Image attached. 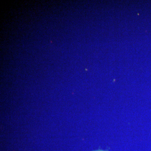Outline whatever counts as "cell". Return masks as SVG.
<instances>
[{"label":"cell","mask_w":151,"mask_h":151,"mask_svg":"<svg viewBox=\"0 0 151 151\" xmlns=\"http://www.w3.org/2000/svg\"><path fill=\"white\" fill-rule=\"evenodd\" d=\"M94 151H106L105 150H99Z\"/></svg>","instance_id":"obj_1"}]
</instances>
